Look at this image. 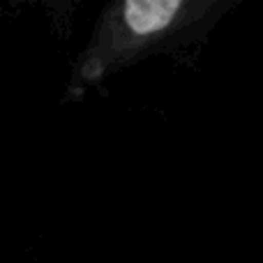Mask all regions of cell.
Returning <instances> with one entry per match:
<instances>
[{"label":"cell","instance_id":"1","mask_svg":"<svg viewBox=\"0 0 263 263\" xmlns=\"http://www.w3.org/2000/svg\"><path fill=\"white\" fill-rule=\"evenodd\" d=\"M229 3L217 0H125L100 14L67 83V100L83 97L116 72L205 32Z\"/></svg>","mask_w":263,"mask_h":263}]
</instances>
